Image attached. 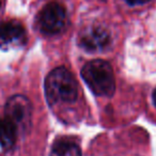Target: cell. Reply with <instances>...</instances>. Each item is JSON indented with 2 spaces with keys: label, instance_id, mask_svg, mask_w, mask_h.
I'll use <instances>...</instances> for the list:
<instances>
[{
  "label": "cell",
  "instance_id": "1",
  "mask_svg": "<svg viewBox=\"0 0 156 156\" xmlns=\"http://www.w3.org/2000/svg\"><path fill=\"white\" fill-rule=\"evenodd\" d=\"M78 83L73 74L63 66L52 69L45 79V95L50 105L73 103L78 98Z\"/></svg>",
  "mask_w": 156,
  "mask_h": 156
},
{
  "label": "cell",
  "instance_id": "2",
  "mask_svg": "<svg viewBox=\"0 0 156 156\" xmlns=\"http://www.w3.org/2000/svg\"><path fill=\"white\" fill-rule=\"evenodd\" d=\"M81 77L95 95L109 98L115 93V74L106 61L98 59L88 62L81 69Z\"/></svg>",
  "mask_w": 156,
  "mask_h": 156
},
{
  "label": "cell",
  "instance_id": "3",
  "mask_svg": "<svg viewBox=\"0 0 156 156\" xmlns=\"http://www.w3.org/2000/svg\"><path fill=\"white\" fill-rule=\"evenodd\" d=\"M37 25L43 34H58L66 25V11L60 3H48L40 11L37 17Z\"/></svg>",
  "mask_w": 156,
  "mask_h": 156
},
{
  "label": "cell",
  "instance_id": "4",
  "mask_svg": "<svg viewBox=\"0 0 156 156\" xmlns=\"http://www.w3.org/2000/svg\"><path fill=\"white\" fill-rule=\"evenodd\" d=\"M32 117V106L26 96L16 94L8 100L5 104V118L13 122L18 130L30 127Z\"/></svg>",
  "mask_w": 156,
  "mask_h": 156
},
{
  "label": "cell",
  "instance_id": "5",
  "mask_svg": "<svg viewBox=\"0 0 156 156\" xmlns=\"http://www.w3.org/2000/svg\"><path fill=\"white\" fill-rule=\"evenodd\" d=\"M26 43V31L17 20L0 23V49L18 47Z\"/></svg>",
  "mask_w": 156,
  "mask_h": 156
},
{
  "label": "cell",
  "instance_id": "6",
  "mask_svg": "<svg viewBox=\"0 0 156 156\" xmlns=\"http://www.w3.org/2000/svg\"><path fill=\"white\" fill-rule=\"evenodd\" d=\"M109 44L110 35L100 27H89L79 37V46L88 51H100L108 47Z\"/></svg>",
  "mask_w": 156,
  "mask_h": 156
},
{
  "label": "cell",
  "instance_id": "7",
  "mask_svg": "<svg viewBox=\"0 0 156 156\" xmlns=\"http://www.w3.org/2000/svg\"><path fill=\"white\" fill-rule=\"evenodd\" d=\"M18 128L8 118L0 119V145L5 150H11L17 139Z\"/></svg>",
  "mask_w": 156,
  "mask_h": 156
},
{
  "label": "cell",
  "instance_id": "8",
  "mask_svg": "<svg viewBox=\"0 0 156 156\" xmlns=\"http://www.w3.org/2000/svg\"><path fill=\"white\" fill-rule=\"evenodd\" d=\"M49 156H83L80 147L75 141L60 139L52 144Z\"/></svg>",
  "mask_w": 156,
  "mask_h": 156
},
{
  "label": "cell",
  "instance_id": "9",
  "mask_svg": "<svg viewBox=\"0 0 156 156\" xmlns=\"http://www.w3.org/2000/svg\"><path fill=\"white\" fill-rule=\"evenodd\" d=\"M124 1L127 2L129 5H141L147 3L150 0H124Z\"/></svg>",
  "mask_w": 156,
  "mask_h": 156
},
{
  "label": "cell",
  "instance_id": "10",
  "mask_svg": "<svg viewBox=\"0 0 156 156\" xmlns=\"http://www.w3.org/2000/svg\"><path fill=\"white\" fill-rule=\"evenodd\" d=\"M152 98H153V103H154V105H155V107H156V88L154 89V91H153V94H152Z\"/></svg>",
  "mask_w": 156,
  "mask_h": 156
},
{
  "label": "cell",
  "instance_id": "11",
  "mask_svg": "<svg viewBox=\"0 0 156 156\" xmlns=\"http://www.w3.org/2000/svg\"><path fill=\"white\" fill-rule=\"evenodd\" d=\"M0 5H1V2H0Z\"/></svg>",
  "mask_w": 156,
  "mask_h": 156
}]
</instances>
